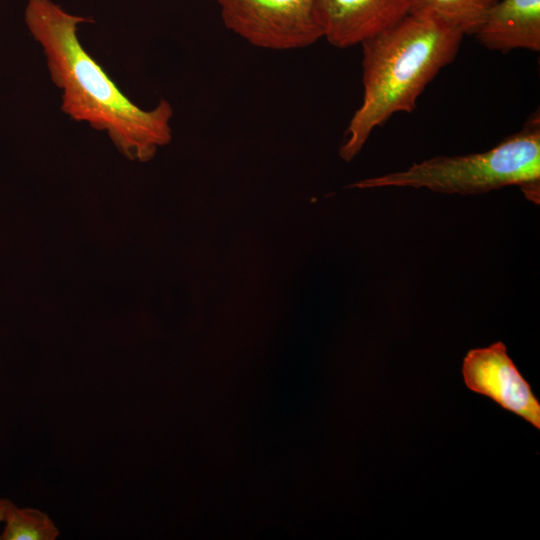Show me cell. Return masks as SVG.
<instances>
[{
  "label": "cell",
  "mask_w": 540,
  "mask_h": 540,
  "mask_svg": "<svg viewBox=\"0 0 540 540\" xmlns=\"http://www.w3.org/2000/svg\"><path fill=\"white\" fill-rule=\"evenodd\" d=\"M412 0H317L323 38L347 48L392 28L411 13Z\"/></svg>",
  "instance_id": "6"
},
{
  "label": "cell",
  "mask_w": 540,
  "mask_h": 540,
  "mask_svg": "<svg viewBox=\"0 0 540 540\" xmlns=\"http://www.w3.org/2000/svg\"><path fill=\"white\" fill-rule=\"evenodd\" d=\"M2 540H55L60 531L53 520L35 508H23L13 502L7 509Z\"/></svg>",
  "instance_id": "9"
},
{
  "label": "cell",
  "mask_w": 540,
  "mask_h": 540,
  "mask_svg": "<svg viewBox=\"0 0 540 540\" xmlns=\"http://www.w3.org/2000/svg\"><path fill=\"white\" fill-rule=\"evenodd\" d=\"M463 36L434 18L409 14L361 43L364 93L340 147L342 159L351 161L393 114L415 109L429 82L455 58Z\"/></svg>",
  "instance_id": "2"
},
{
  "label": "cell",
  "mask_w": 540,
  "mask_h": 540,
  "mask_svg": "<svg viewBox=\"0 0 540 540\" xmlns=\"http://www.w3.org/2000/svg\"><path fill=\"white\" fill-rule=\"evenodd\" d=\"M539 124V117H534L521 131L484 152L434 157L407 170L363 179L349 187H412L450 194H479L516 185L527 199L539 204Z\"/></svg>",
  "instance_id": "3"
},
{
  "label": "cell",
  "mask_w": 540,
  "mask_h": 540,
  "mask_svg": "<svg viewBox=\"0 0 540 540\" xmlns=\"http://www.w3.org/2000/svg\"><path fill=\"white\" fill-rule=\"evenodd\" d=\"M24 20L42 49L67 117L106 133L131 160L147 161L171 141L170 102L161 99L152 109L138 106L84 48L78 30L90 18L69 13L52 0H28Z\"/></svg>",
  "instance_id": "1"
},
{
  "label": "cell",
  "mask_w": 540,
  "mask_h": 540,
  "mask_svg": "<svg viewBox=\"0 0 540 540\" xmlns=\"http://www.w3.org/2000/svg\"><path fill=\"white\" fill-rule=\"evenodd\" d=\"M498 0H412L411 13L427 16L459 31L474 34Z\"/></svg>",
  "instance_id": "8"
},
{
  "label": "cell",
  "mask_w": 540,
  "mask_h": 540,
  "mask_svg": "<svg viewBox=\"0 0 540 540\" xmlns=\"http://www.w3.org/2000/svg\"><path fill=\"white\" fill-rule=\"evenodd\" d=\"M12 502L5 498H0V523L4 521L5 514L7 512L8 507L10 506ZM1 539V538H0Z\"/></svg>",
  "instance_id": "10"
},
{
  "label": "cell",
  "mask_w": 540,
  "mask_h": 540,
  "mask_svg": "<svg viewBox=\"0 0 540 540\" xmlns=\"http://www.w3.org/2000/svg\"><path fill=\"white\" fill-rule=\"evenodd\" d=\"M462 375L469 390L490 398L540 429V402L503 342L469 350L463 359Z\"/></svg>",
  "instance_id": "5"
},
{
  "label": "cell",
  "mask_w": 540,
  "mask_h": 540,
  "mask_svg": "<svg viewBox=\"0 0 540 540\" xmlns=\"http://www.w3.org/2000/svg\"><path fill=\"white\" fill-rule=\"evenodd\" d=\"M225 27L263 49L288 51L323 38L317 0H216Z\"/></svg>",
  "instance_id": "4"
},
{
  "label": "cell",
  "mask_w": 540,
  "mask_h": 540,
  "mask_svg": "<svg viewBox=\"0 0 540 540\" xmlns=\"http://www.w3.org/2000/svg\"><path fill=\"white\" fill-rule=\"evenodd\" d=\"M487 49L540 51V0H498L475 30Z\"/></svg>",
  "instance_id": "7"
}]
</instances>
